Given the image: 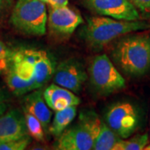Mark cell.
Listing matches in <instances>:
<instances>
[{
	"instance_id": "cell-26",
	"label": "cell",
	"mask_w": 150,
	"mask_h": 150,
	"mask_svg": "<svg viewBox=\"0 0 150 150\" xmlns=\"http://www.w3.org/2000/svg\"><path fill=\"white\" fill-rule=\"evenodd\" d=\"M149 135H150V130H149Z\"/></svg>"
},
{
	"instance_id": "cell-1",
	"label": "cell",
	"mask_w": 150,
	"mask_h": 150,
	"mask_svg": "<svg viewBox=\"0 0 150 150\" xmlns=\"http://www.w3.org/2000/svg\"><path fill=\"white\" fill-rule=\"evenodd\" d=\"M111 55L125 74L144 76L150 71V35L135 33L122 36L114 43Z\"/></svg>"
},
{
	"instance_id": "cell-16",
	"label": "cell",
	"mask_w": 150,
	"mask_h": 150,
	"mask_svg": "<svg viewBox=\"0 0 150 150\" xmlns=\"http://www.w3.org/2000/svg\"><path fill=\"white\" fill-rule=\"evenodd\" d=\"M121 139L105 122L102 121L99 132L93 142V150H113L115 144Z\"/></svg>"
},
{
	"instance_id": "cell-12",
	"label": "cell",
	"mask_w": 150,
	"mask_h": 150,
	"mask_svg": "<svg viewBox=\"0 0 150 150\" xmlns=\"http://www.w3.org/2000/svg\"><path fill=\"white\" fill-rule=\"evenodd\" d=\"M43 98L50 109L59 111L70 106H78L80 98L68 88L52 83L43 92Z\"/></svg>"
},
{
	"instance_id": "cell-19",
	"label": "cell",
	"mask_w": 150,
	"mask_h": 150,
	"mask_svg": "<svg viewBox=\"0 0 150 150\" xmlns=\"http://www.w3.org/2000/svg\"><path fill=\"white\" fill-rule=\"evenodd\" d=\"M31 143V137L29 135L19 139L6 140L0 142V150H23Z\"/></svg>"
},
{
	"instance_id": "cell-2",
	"label": "cell",
	"mask_w": 150,
	"mask_h": 150,
	"mask_svg": "<svg viewBox=\"0 0 150 150\" xmlns=\"http://www.w3.org/2000/svg\"><path fill=\"white\" fill-rule=\"evenodd\" d=\"M149 28L148 22L141 19L127 21L106 16L91 17L82 29V36L90 48L98 50L122 36Z\"/></svg>"
},
{
	"instance_id": "cell-6",
	"label": "cell",
	"mask_w": 150,
	"mask_h": 150,
	"mask_svg": "<svg viewBox=\"0 0 150 150\" xmlns=\"http://www.w3.org/2000/svg\"><path fill=\"white\" fill-rule=\"evenodd\" d=\"M92 87L100 95L107 96L123 89L126 82L106 54L97 55L88 67Z\"/></svg>"
},
{
	"instance_id": "cell-21",
	"label": "cell",
	"mask_w": 150,
	"mask_h": 150,
	"mask_svg": "<svg viewBox=\"0 0 150 150\" xmlns=\"http://www.w3.org/2000/svg\"><path fill=\"white\" fill-rule=\"evenodd\" d=\"M139 11L140 15L150 18V0H129Z\"/></svg>"
},
{
	"instance_id": "cell-7",
	"label": "cell",
	"mask_w": 150,
	"mask_h": 150,
	"mask_svg": "<svg viewBox=\"0 0 150 150\" xmlns=\"http://www.w3.org/2000/svg\"><path fill=\"white\" fill-rule=\"evenodd\" d=\"M105 123L122 139H129L139 128L140 113L134 103L127 101L112 104L105 113Z\"/></svg>"
},
{
	"instance_id": "cell-14",
	"label": "cell",
	"mask_w": 150,
	"mask_h": 150,
	"mask_svg": "<svg viewBox=\"0 0 150 150\" xmlns=\"http://www.w3.org/2000/svg\"><path fill=\"white\" fill-rule=\"evenodd\" d=\"M33 65L35 69L38 89L44 86L54 76L56 64L54 59L46 51L33 49Z\"/></svg>"
},
{
	"instance_id": "cell-22",
	"label": "cell",
	"mask_w": 150,
	"mask_h": 150,
	"mask_svg": "<svg viewBox=\"0 0 150 150\" xmlns=\"http://www.w3.org/2000/svg\"><path fill=\"white\" fill-rule=\"evenodd\" d=\"M41 1L45 4H48L51 8L67 6L69 4V0H41Z\"/></svg>"
},
{
	"instance_id": "cell-17",
	"label": "cell",
	"mask_w": 150,
	"mask_h": 150,
	"mask_svg": "<svg viewBox=\"0 0 150 150\" xmlns=\"http://www.w3.org/2000/svg\"><path fill=\"white\" fill-rule=\"evenodd\" d=\"M149 142L148 134H137L129 139H121L115 144L113 150H142Z\"/></svg>"
},
{
	"instance_id": "cell-3",
	"label": "cell",
	"mask_w": 150,
	"mask_h": 150,
	"mask_svg": "<svg viewBox=\"0 0 150 150\" xmlns=\"http://www.w3.org/2000/svg\"><path fill=\"white\" fill-rule=\"evenodd\" d=\"M102 120L93 111H81L78 123L67 128L54 142V149L90 150L99 132Z\"/></svg>"
},
{
	"instance_id": "cell-23",
	"label": "cell",
	"mask_w": 150,
	"mask_h": 150,
	"mask_svg": "<svg viewBox=\"0 0 150 150\" xmlns=\"http://www.w3.org/2000/svg\"><path fill=\"white\" fill-rule=\"evenodd\" d=\"M7 108H8V103H7L6 97L0 91V116L3 115L7 111Z\"/></svg>"
},
{
	"instance_id": "cell-15",
	"label": "cell",
	"mask_w": 150,
	"mask_h": 150,
	"mask_svg": "<svg viewBox=\"0 0 150 150\" xmlns=\"http://www.w3.org/2000/svg\"><path fill=\"white\" fill-rule=\"evenodd\" d=\"M77 115V106H70L62 110L55 111L54 119L48 126V131L58 138L70 125Z\"/></svg>"
},
{
	"instance_id": "cell-11",
	"label": "cell",
	"mask_w": 150,
	"mask_h": 150,
	"mask_svg": "<svg viewBox=\"0 0 150 150\" xmlns=\"http://www.w3.org/2000/svg\"><path fill=\"white\" fill-rule=\"evenodd\" d=\"M28 135L24 114L11 109L0 116V142Z\"/></svg>"
},
{
	"instance_id": "cell-9",
	"label": "cell",
	"mask_w": 150,
	"mask_h": 150,
	"mask_svg": "<svg viewBox=\"0 0 150 150\" xmlns=\"http://www.w3.org/2000/svg\"><path fill=\"white\" fill-rule=\"evenodd\" d=\"M83 19L78 11L68 5L51 8L48 14L47 27L52 33L59 37H69L77 28L83 23Z\"/></svg>"
},
{
	"instance_id": "cell-20",
	"label": "cell",
	"mask_w": 150,
	"mask_h": 150,
	"mask_svg": "<svg viewBox=\"0 0 150 150\" xmlns=\"http://www.w3.org/2000/svg\"><path fill=\"white\" fill-rule=\"evenodd\" d=\"M11 50L5 45V43L0 40V74L5 73L9 63Z\"/></svg>"
},
{
	"instance_id": "cell-13",
	"label": "cell",
	"mask_w": 150,
	"mask_h": 150,
	"mask_svg": "<svg viewBox=\"0 0 150 150\" xmlns=\"http://www.w3.org/2000/svg\"><path fill=\"white\" fill-rule=\"evenodd\" d=\"M23 111L31 113L42 123L44 129H47L51 123L52 112L46 103L41 90H33L28 93L23 98Z\"/></svg>"
},
{
	"instance_id": "cell-25",
	"label": "cell",
	"mask_w": 150,
	"mask_h": 150,
	"mask_svg": "<svg viewBox=\"0 0 150 150\" xmlns=\"http://www.w3.org/2000/svg\"><path fill=\"white\" fill-rule=\"evenodd\" d=\"M144 149V150H150V144H148L145 146V148Z\"/></svg>"
},
{
	"instance_id": "cell-10",
	"label": "cell",
	"mask_w": 150,
	"mask_h": 150,
	"mask_svg": "<svg viewBox=\"0 0 150 150\" xmlns=\"http://www.w3.org/2000/svg\"><path fill=\"white\" fill-rule=\"evenodd\" d=\"M54 83L74 93H79L88 79L83 65L77 59H67L56 66Z\"/></svg>"
},
{
	"instance_id": "cell-18",
	"label": "cell",
	"mask_w": 150,
	"mask_h": 150,
	"mask_svg": "<svg viewBox=\"0 0 150 150\" xmlns=\"http://www.w3.org/2000/svg\"><path fill=\"white\" fill-rule=\"evenodd\" d=\"M24 118L27 125L28 135L37 141L43 142L45 140V131L42 123L31 113L24 112Z\"/></svg>"
},
{
	"instance_id": "cell-5",
	"label": "cell",
	"mask_w": 150,
	"mask_h": 150,
	"mask_svg": "<svg viewBox=\"0 0 150 150\" xmlns=\"http://www.w3.org/2000/svg\"><path fill=\"white\" fill-rule=\"evenodd\" d=\"M16 30L28 36H43L47 31L48 13L41 0H18L10 17Z\"/></svg>"
},
{
	"instance_id": "cell-8",
	"label": "cell",
	"mask_w": 150,
	"mask_h": 150,
	"mask_svg": "<svg viewBox=\"0 0 150 150\" xmlns=\"http://www.w3.org/2000/svg\"><path fill=\"white\" fill-rule=\"evenodd\" d=\"M86 6L99 15L119 20H140L141 15L129 0H84Z\"/></svg>"
},
{
	"instance_id": "cell-4",
	"label": "cell",
	"mask_w": 150,
	"mask_h": 150,
	"mask_svg": "<svg viewBox=\"0 0 150 150\" xmlns=\"http://www.w3.org/2000/svg\"><path fill=\"white\" fill-rule=\"evenodd\" d=\"M6 83L13 94L24 95L38 89L33 48H18L11 51L5 71Z\"/></svg>"
},
{
	"instance_id": "cell-24",
	"label": "cell",
	"mask_w": 150,
	"mask_h": 150,
	"mask_svg": "<svg viewBox=\"0 0 150 150\" xmlns=\"http://www.w3.org/2000/svg\"><path fill=\"white\" fill-rule=\"evenodd\" d=\"M8 2L9 0H0V14L5 9L6 7L8 4Z\"/></svg>"
}]
</instances>
